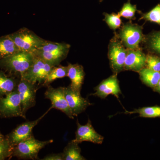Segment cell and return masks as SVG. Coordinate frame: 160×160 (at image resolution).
<instances>
[{"instance_id":"1","label":"cell","mask_w":160,"mask_h":160,"mask_svg":"<svg viewBox=\"0 0 160 160\" xmlns=\"http://www.w3.org/2000/svg\"><path fill=\"white\" fill-rule=\"evenodd\" d=\"M34 55L32 52L20 51L0 60V69L7 74L21 78L33 62Z\"/></svg>"},{"instance_id":"2","label":"cell","mask_w":160,"mask_h":160,"mask_svg":"<svg viewBox=\"0 0 160 160\" xmlns=\"http://www.w3.org/2000/svg\"><path fill=\"white\" fill-rule=\"evenodd\" d=\"M70 45L46 40L44 44L33 52L35 56L52 66L60 65L68 56Z\"/></svg>"},{"instance_id":"3","label":"cell","mask_w":160,"mask_h":160,"mask_svg":"<svg viewBox=\"0 0 160 160\" xmlns=\"http://www.w3.org/2000/svg\"><path fill=\"white\" fill-rule=\"evenodd\" d=\"M9 35L20 51L32 53L42 46L46 41L26 27Z\"/></svg>"},{"instance_id":"4","label":"cell","mask_w":160,"mask_h":160,"mask_svg":"<svg viewBox=\"0 0 160 160\" xmlns=\"http://www.w3.org/2000/svg\"><path fill=\"white\" fill-rule=\"evenodd\" d=\"M53 142L52 139L39 141L32 136L13 147L12 157L22 159H37L40 150Z\"/></svg>"},{"instance_id":"5","label":"cell","mask_w":160,"mask_h":160,"mask_svg":"<svg viewBox=\"0 0 160 160\" xmlns=\"http://www.w3.org/2000/svg\"><path fill=\"white\" fill-rule=\"evenodd\" d=\"M40 87L38 84L20 78L18 84L17 91L21 100L23 118L26 119V113L29 109L36 105L37 91Z\"/></svg>"},{"instance_id":"6","label":"cell","mask_w":160,"mask_h":160,"mask_svg":"<svg viewBox=\"0 0 160 160\" xmlns=\"http://www.w3.org/2000/svg\"><path fill=\"white\" fill-rule=\"evenodd\" d=\"M53 66L40 58L35 56L33 62L26 71L22 77L29 82L43 87L49 72Z\"/></svg>"},{"instance_id":"7","label":"cell","mask_w":160,"mask_h":160,"mask_svg":"<svg viewBox=\"0 0 160 160\" xmlns=\"http://www.w3.org/2000/svg\"><path fill=\"white\" fill-rule=\"evenodd\" d=\"M23 118L21 100L17 89L0 98V117Z\"/></svg>"},{"instance_id":"8","label":"cell","mask_w":160,"mask_h":160,"mask_svg":"<svg viewBox=\"0 0 160 160\" xmlns=\"http://www.w3.org/2000/svg\"><path fill=\"white\" fill-rule=\"evenodd\" d=\"M119 37L123 46L128 49H138L144 39L142 28L137 24L127 23L122 27Z\"/></svg>"},{"instance_id":"9","label":"cell","mask_w":160,"mask_h":160,"mask_svg":"<svg viewBox=\"0 0 160 160\" xmlns=\"http://www.w3.org/2000/svg\"><path fill=\"white\" fill-rule=\"evenodd\" d=\"M52 109V108L51 106L46 112L37 119L30 122L28 121L20 124L10 133L7 135L6 137L9 140V142L12 147L13 148L18 143L29 138L33 136L32 131L33 128L45 117V116Z\"/></svg>"},{"instance_id":"10","label":"cell","mask_w":160,"mask_h":160,"mask_svg":"<svg viewBox=\"0 0 160 160\" xmlns=\"http://www.w3.org/2000/svg\"><path fill=\"white\" fill-rule=\"evenodd\" d=\"M128 50L124 48L122 44L117 40H112L109 46L108 57L110 68L113 74L124 70V64Z\"/></svg>"},{"instance_id":"11","label":"cell","mask_w":160,"mask_h":160,"mask_svg":"<svg viewBox=\"0 0 160 160\" xmlns=\"http://www.w3.org/2000/svg\"><path fill=\"white\" fill-rule=\"evenodd\" d=\"M45 92V98L51 101L52 108L58 109L73 119L74 116L70 110L64 93V87L54 88L49 85Z\"/></svg>"},{"instance_id":"12","label":"cell","mask_w":160,"mask_h":160,"mask_svg":"<svg viewBox=\"0 0 160 160\" xmlns=\"http://www.w3.org/2000/svg\"><path fill=\"white\" fill-rule=\"evenodd\" d=\"M77 129L75 132V138L73 140L79 144L84 142H90L97 144H102L104 137L99 134L92 125L91 121L88 120L87 124L81 125L77 120Z\"/></svg>"},{"instance_id":"13","label":"cell","mask_w":160,"mask_h":160,"mask_svg":"<svg viewBox=\"0 0 160 160\" xmlns=\"http://www.w3.org/2000/svg\"><path fill=\"white\" fill-rule=\"evenodd\" d=\"M64 93L70 110L73 116H78L85 111L92 104L88 100L83 98L81 93L72 89L70 85L64 87Z\"/></svg>"},{"instance_id":"14","label":"cell","mask_w":160,"mask_h":160,"mask_svg":"<svg viewBox=\"0 0 160 160\" xmlns=\"http://www.w3.org/2000/svg\"><path fill=\"white\" fill-rule=\"evenodd\" d=\"M94 89L95 92L92 95L102 99L106 98L109 95L118 98L122 93L117 74H113L103 80Z\"/></svg>"},{"instance_id":"15","label":"cell","mask_w":160,"mask_h":160,"mask_svg":"<svg viewBox=\"0 0 160 160\" xmlns=\"http://www.w3.org/2000/svg\"><path fill=\"white\" fill-rule=\"evenodd\" d=\"M146 55L138 49H128L124 70L139 72L146 66Z\"/></svg>"},{"instance_id":"16","label":"cell","mask_w":160,"mask_h":160,"mask_svg":"<svg viewBox=\"0 0 160 160\" xmlns=\"http://www.w3.org/2000/svg\"><path fill=\"white\" fill-rule=\"evenodd\" d=\"M67 76L71 81L70 86L75 91L81 93L85 72L82 65L78 64H72L68 63Z\"/></svg>"},{"instance_id":"17","label":"cell","mask_w":160,"mask_h":160,"mask_svg":"<svg viewBox=\"0 0 160 160\" xmlns=\"http://www.w3.org/2000/svg\"><path fill=\"white\" fill-rule=\"evenodd\" d=\"M20 79L0 69V98L16 90Z\"/></svg>"},{"instance_id":"18","label":"cell","mask_w":160,"mask_h":160,"mask_svg":"<svg viewBox=\"0 0 160 160\" xmlns=\"http://www.w3.org/2000/svg\"><path fill=\"white\" fill-rule=\"evenodd\" d=\"M19 51V49L9 34L0 37V60L12 55Z\"/></svg>"},{"instance_id":"19","label":"cell","mask_w":160,"mask_h":160,"mask_svg":"<svg viewBox=\"0 0 160 160\" xmlns=\"http://www.w3.org/2000/svg\"><path fill=\"white\" fill-rule=\"evenodd\" d=\"M141 81L144 84L153 89L160 80V72L154 71L149 68H145L138 72Z\"/></svg>"},{"instance_id":"20","label":"cell","mask_w":160,"mask_h":160,"mask_svg":"<svg viewBox=\"0 0 160 160\" xmlns=\"http://www.w3.org/2000/svg\"><path fill=\"white\" fill-rule=\"evenodd\" d=\"M81 151L79 144L72 140L62 152L63 160H86V158L81 154Z\"/></svg>"},{"instance_id":"21","label":"cell","mask_w":160,"mask_h":160,"mask_svg":"<svg viewBox=\"0 0 160 160\" xmlns=\"http://www.w3.org/2000/svg\"><path fill=\"white\" fill-rule=\"evenodd\" d=\"M68 66L59 65L53 66L47 76L43 87H47L58 79L62 78L67 76Z\"/></svg>"},{"instance_id":"22","label":"cell","mask_w":160,"mask_h":160,"mask_svg":"<svg viewBox=\"0 0 160 160\" xmlns=\"http://www.w3.org/2000/svg\"><path fill=\"white\" fill-rule=\"evenodd\" d=\"M125 114H138L140 117L155 118L160 117V106H155L144 107L135 109L131 111H126Z\"/></svg>"},{"instance_id":"23","label":"cell","mask_w":160,"mask_h":160,"mask_svg":"<svg viewBox=\"0 0 160 160\" xmlns=\"http://www.w3.org/2000/svg\"><path fill=\"white\" fill-rule=\"evenodd\" d=\"M13 147H12L9 140L5 138L0 141V160H4L12 157Z\"/></svg>"},{"instance_id":"24","label":"cell","mask_w":160,"mask_h":160,"mask_svg":"<svg viewBox=\"0 0 160 160\" xmlns=\"http://www.w3.org/2000/svg\"><path fill=\"white\" fill-rule=\"evenodd\" d=\"M136 11V6L132 5L130 2V0H128L127 2L123 5L118 14L120 17L131 19L134 17Z\"/></svg>"},{"instance_id":"25","label":"cell","mask_w":160,"mask_h":160,"mask_svg":"<svg viewBox=\"0 0 160 160\" xmlns=\"http://www.w3.org/2000/svg\"><path fill=\"white\" fill-rule=\"evenodd\" d=\"M104 21L106 22L109 28L116 29L119 28L122 24V20L120 18L119 15L112 13L111 14L105 13Z\"/></svg>"},{"instance_id":"26","label":"cell","mask_w":160,"mask_h":160,"mask_svg":"<svg viewBox=\"0 0 160 160\" xmlns=\"http://www.w3.org/2000/svg\"><path fill=\"white\" fill-rule=\"evenodd\" d=\"M142 19L160 25V4H158L147 13L143 14Z\"/></svg>"},{"instance_id":"27","label":"cell","mask_w":160,"mask_h":160,"mask_svg":"<svg viewBox=\"0 0 160 160\" xmlns=\"http://www.w3.org/2000/svg\"><path fill=\"white\" fill-rule=\"evenodd\" d=\"M146 66L147 68L154 71L160 72V58L156 56H146Z\"/></svg>"},{"instance_id":"28","label":"cell","mask_w":160,"mask_h":160,"mask_svg":"<svg viewBox=\"0 0 160 160\" xmlns=\"http://www.w3.org/2000/svg\"><path fill=\"white\" fill-rule=\"evenodd\" d=\"M149 44L150 48L160 55V31L150 36Z\"/></svg>"},{"instance_id":"29","label":"cell","mask_w":160,"mask_h":160,"mask_svg":"<svg viewBox=\"0 0 160 160\" xmlns=\"http://www.w3.org/2000/svg\"><path fill=\"white\" fill-rule=\"evenodd\" d=\"M42 160H63L62 153H52L46 156Z\"/></svg>"},{"instance_id":"30","label":"cell","mask_w":160,"mask_h":160,"mask_svg":"<svg viewBox=\"0 0 160 160\" xmlns=\"http://www.w3.org/2000/svg\"><path fill=\"white\" fill-rule=\"evenodd\" d=\"M153 90L160 94V80L159 82L158 83L157 85L153 88Z\"/></svg>"},{"instance_id":"31","label":"cell","mask_w":160,"mask_h":160,"mask_svg":"<svg viewBox=\"0 0 160 160\" xmlns=\"http://www.w3.org/2000/svg\"><path fill=\"white\" fill-rule=\"evenodd\" d=\"M5 138V136H4L3 134H2V133H1V131H0V141L3 140V139Z\"/></svg>"}]
</instances>
